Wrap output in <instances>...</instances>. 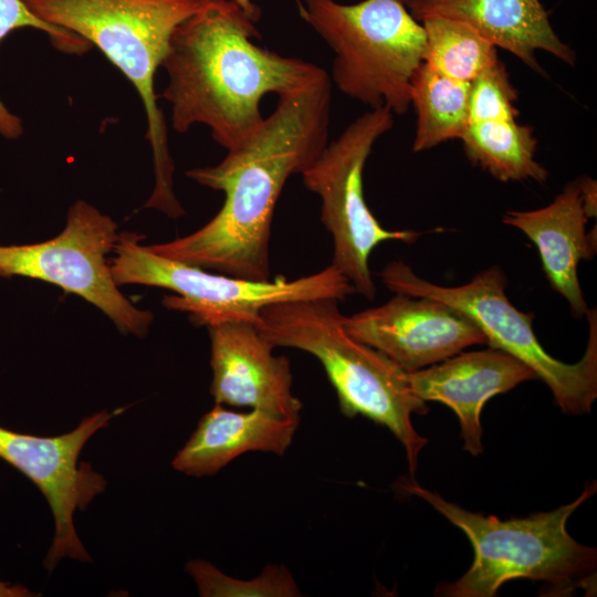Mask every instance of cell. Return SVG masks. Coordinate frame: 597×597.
<instances>
[{"label": "cell", "mask_w": 597, "mask_h": 597, "mask_svg": "<svg viewBox=\"0 0 597 597\" xmlns=\"http://www.w3.org/2000/svg\"><path fill=\"white\" fill-rule=\"evenodd\" d=\"M331 87L323 71L280 95L273 113L220 163L188 170L189 178L224 193L221 209L195 232L147 247L205 270L269 280L274 209L287 179L302 174L328 144Z\"/></svg>", "instance_id": "6da1fadb"}, {"label": "cell", "mask_w": 597, "mask_h": 597, "mask_svg": "<svg viewBox=\"0 0 597 597\" xmlns=\"http://www.w3.org/2000/svg\"><path fill=\"white\" fill-rule=\"evenodd\" d=\"M254 22L232 0H207L174 31L161 66L168 74L157 95L170 104L171 125L186 133L210 128L227 150L263 121L260 103L300 88L324 70L256 45Z\"/></svg>", "instance_id": "7a4b0ae2"}, {"label": "cell", "mask_w": 597, "mask_h": 597, "mask_svg": "<svg viewBox=\"0 0 597 597\" xmlns=\"http://www.w3.org/2000/svg\"><path fill=\"white\" fill-rule=\"evenodd\" d=\"M338 302L315 297L270 304L254 325L274 348H296L316 357L342 413L386 427L405 448L415 476L427 439L415 429L411 415H426L427 404L412 392L407 371L346 332Z\"/></svg>", "instance_id": "3957f363"}, {"label": "cell", "mask_w": 597, "mask_h": 597, "mask_svg": "<svg viewBox=\"0 0 597 597\" xmlns=\"http://www.w3.org/2000/svg\"><path fill=\"white\" fill-rule=\"evenodd\" d=\"M400 486L460 528L473 547L471 567L455 582L439 584L434 595L493 597L503 584L519 578L547 584L549 596H565L577 588L591 591L595 586L597 551L574 540L566 523L596 493V481L569 504L510 520L467 511L422 488L413 476L404 479Z\"/></svg>", "instance_id": "277c9868"}, {"label": "cell", "mask_w": 597, "mask_h": 597, "mask_svg": "<svg viewBox=\"0 0 597 597\" xmlns=\"http://www.w3.org/2000/svg\"><path fill=\"white\" fill-rule=\"evenodd\" d=\"M41 20L78 34L100 49L130 81L147 116L155 186L146 208L171 219L185 216L174 190L175 165L157 103L155 75L175 29L207 0H22Z\"/></svg>", "instance_id": "5b68a950"}, {"label": "cell", "mask_w": 597, "mask_h": 597, "mask_svg": "<svg viewBox=\"0 0 597 597\" xmlns=\"http://www.w3.org/2000/svg\"><path fill=\"white\" fill-rule=\"evenodd\" d=\"M298 13L333 51L332 78L341 93L370 108L409 109L426 38L402 0H303Z\"/></svg>", "instance_id": "8992f818"}, {"label": "cell", "mask_w": 597, "mask_h": 597, "mask_svg": "<svg viewBox=\"0 0 597 597\" xmlns=\"http://www.w3.org/2000/svg\"><path fill=\"white\" fill-rule=\"evenodd\" d=\"M385 286L412 296L440 301L471 320L489 347L503 350L528 366L551 389L565 413L583 415L597 398V317L586 313L589 339L584 356L567 364L551 356L533 331V315L519 311L507 298L506 277L491 266L459 286H441L419 277L402 261L388 263L379 273Z\"/></svg>", "instance_id": "52a82bcc"}, {"label": "cell", "mask_w": 597, "mask_h": 597, "mask_svg": "<svg viewBox=\"0 0 597 597\" xmlns=\"http://www.w3.org/2000/svg\"><path fill=\"white\" fill-rule=\"evenodd\" d=\"M145 237L124 231L118 235L109 261L115 283L157 286L174 291L163 304L185 312L191 322L211 326L224 321L256 323L260 311L270 304L333 297L345 300L355 292L350 282L332 264L320 272L289 280L253 281L234 277L178 262L151 251L140 243Z\"/></svg>", "instance_id": "ba28073f"}, {"label": "cell", "mask_w": 597, "mask_h": 597, "mask_svg": "<svg viewBox=\"0 0 597 597\" xmlns=\"http://www.w3.org/2000/svg\"><path fill=\"white\" fill-rule=\"evenodd\" d=\"M394 113L370 108L327 144L301 174L304 186L321 199V221L333 240L332 265L367 300L376 295L369 269L373 250L384 241L413 243L420 232L388 230L368 208L363 174L375 143L392 128Z\"/></svg>", "instance_id": "9c48e42d"}, {"label": "cell", "mask_w": 597, "mask_h": 597, "mask_svg": "<svg viewBox=\"0 0 597 597\" xmlns=\"http://www.w3.org/2000/svg\"><path fill=\"white\" fill-rule=\"evenodd\" d=\"M117 223L84 200L69 209L61 233L43 242L0 245V276H23L60 286L101 310L123 334L147 335L154 321L115 283L106 259L118 240Z\"/></svg>", "instance_id": "30bf717a"}, {"label": "cell", "mask_w": 597, "mask_h": 597, "mask_svg": "<svg viewBox=\"0 0 597 597\" xmlns=\"http://www.w3.org/2000/svg\"><path fill=\"white\" fill-rule=\"evenodd\" d=\"M125 410L96 412L83 418L71 432L56 437H39L0 427V459L38 486L53 513L55 534L43 562L49 572L63 557L92 561L76 534L73 515L105 491L106 481L88 462L77 464V460L86 441Z\"/></svg>", "instance_id": "8fae6325"}, {"label": "cell", "mask_w": 597, "mask_h": 597, "mask_svg": "<svg viewBox=\"0 0 597 597\" xmlns=\"http://www.w3.org/2000/svg\"><path fill=\"white\" fill-rule=\"evenodd\" d=\"M343 326L407 373L486 344L479 327L453 307L425 296L396 293L383 305L349 316Z\"/></svg>", "instance_id": "7c38bea8"}, {"label": "cell", "mask_w": 597, "mask_h": 597, "mask_svg": "<svg viewBox=\"0 0 597 597\" xmlns=\"http://www.w3.org/2000/svg\"><path fill=\"white\" fill-rule=\"evenodd\" d=\"M210 394L216 404L260 409L300 421L302 401L292 391L291 363L273 355L274 347L254 323L224 321L208 326Z\"/></svg>", "instance_id": "4fadbf2b"}, {"label": "cell", "mask_w": 597, "mask_h": 597, "mask_svg": "<svg viewBox=\"0 0 597 597\" xmlns=\"http://www.w3.org/2000/svg\"><path fill=\"white\" fill-rule=\"evenodd\" d=\"M407 374L410 388L418 398L426 402H441L454 411L463 449L472 455L483 450L480 417L484 404L495 395L536 378L524 363L492 347L461 352Z\"/></svg>", "instance_id": "5bb4252c"}, {"label": "cell", "mask_w": 597, "mask_h": 597, "mask_svg": "<svg viewBox=\"0 0 597 597\" xmlns=\"http://www.w3.org/2000/svg\"><path fill=\"white\" fill-rule=\"evenodd\" d=\"M419 22L439 17L462 22L494 44L541 71L535 52L542 50L574 65L576 53L562 41L540 0H402Z\"/></svg>", "instance_id": "9a60e30c"}, {"label": "cell", "mask_w": 597, "mask_h": 597, "mask_svg": "<svg viewBox=\"0 0 597 597\" xmlns=\"http://www.w3.org/2000/svg\"><path fill=\"white\" fill-rule=\"evenodd\" d=\"M503 223L521 230L538 250L542 266L551 286L569 304L574 317L588 311L579 280L578 263L594 258L596 228L586 232L585 213L578 182H570L546 207L510 210Z\"/></svg>", "instance_id": "2e32d148"}, {"label": "cell", "mask_w": 597, "mask_h": 597, "mask_svg": "<svg viewBox=\"0 0 597 597\" xmlns=\"http://www.w3.org/2000/svg\"><path fill=\"white\" fill-rule=\"evenodd\" d=\"M298 423L260 409L233 411L216 404L201 417L171 465L187 475L209 476L247 452L283 455Z\"/></svg>", "instance_id": "e0dca14e"}, {"label": "cell", "mask_w": 597, "mask_h": 597, "mask_svg": "<svg viewBox=\"0 0 597 597\" xmlns=\"http://www.w3.org/2000/svg\"><path fill=\"white\" fill-rule=\"evenodd\" d=\"M460 139L471 163L500 181L544 182L548 177L535 160L533 128L516 119L469 122Z\"/></svg>", "instance_id": "ac0fdd59"}, {"label": "cell", "mask_w": 597, "mask_h": 597, "mask_svg": "<svg viewBox=\"0 0 597 597\" xmlns=\"http://www.w3.org/2000/svg\"><path fill=\"white\" fill-rule=\"evenodd\" d=\"M470 84L451 78L421 62L410 82L416 113L415 153L460 139L468 124Z\"/></svg>", "instance_id": "d6986e66"}, {"label": "cell", "mask_w": 597, "mask_h": 597, "mask_svg": "<svg viewBox=\"0 0 597 597\" xmlns=\"http://www.w3.org/2000/svg\"><path fill=\"white\" fill-rule=\"evenodd\" d=\"M420 23L426 38L422 62L451 78L471 83L500 61L498 48L462 22L430 17Z\"/></svg>", "instance_id": "ffe728a7"}, {"label": "cell", "mask_w": 597, "mask_h": 597, "mask_svg": "<svg viewBox=\"0 0 597 597\" xmlns=\"http://www.w3.org/2000/svg\"><path fill=\"white\" fill-rule=\"evenodd\" d=\"M200 596L205 597H297L300 588L283 565H266L255 578L244 580L223 574L212 564L193 559L186 565Z\"/></svg>", "instance_id": "44dd1931"}, {"label": "cell", "mask_w": 597, "mask_h": 597, "mask_svg": "<svg viewBox=\"0 0 597 597\" xmlns=\"http://www.w3.org/2000/svg\"><path fill=\"white\" fill-rule=\"evenodd\" d=\"M25 27L46 33L53 46L64 53L82 55L91 49V43L78 34L38 18L22 0H0V42L11 31ZM22 130L21 118L10 113L0 101V134L6 138L13 139Z\"/></svg>", "instance_id": "7402d4cb"}, {"label": "cell", "mask_w": 597, "mask_h": 597, "mask_svg": "<svg viewBox=\"0 0 597 597\" xmlns=\"http://www.w3.org/2000/svg\"><path fill=\"white\" fill-rule=\"evenodd\" d=\"M519 92L510 80L505 65L499 61L470 84L469 122L516 119Z\"/></svg>", "instance_id": "603a6c76"}, {"label": "cell", "mask_w": 597, "mask_h": 597, "mask_svg": "<svg viewBox=\"0 0 597 597\" xmlns=\"http://www.w3.org/2000/svg\"><path fill=\"white\" fill-rule=\"evenodd\" d=\"M577 182L579 186L585 213L588 219L595 218L597 212L596 181L589 177H582L579 180H577Z\"/></svg>", "instance_id": "cb8c5ba5"}, {"label": "cell", "mask_w": 597, "mask_h": 597, "mask_svg": "<svg viewBox=\"0 0 597 597\" xmlns=\"http://www.w3.org/2000/svg\"><path fill=\"white\" fill-rule=\"evenodd\" d=\"M38 596L21 584L0 582V597H30Z\"/></svg>", "instance_id": "d4e9b609"}, {"label": "cell", "mask_w": 597, "mask_h": 597, "mask_svg": "<svg viewBox=\"0 0 597 597\" xmlns=\"http://www.w3.org/2000/svg\"><path fill=\"white\" fill-rule=\"evenodd\" d=\"M238 7L245 13V15L253 21L254 23L259 20L261 15V10L256 7L252 0H232ZM297 6L301 7L302 1L295 0Z\"/></svg>", "instance_id": "484cf974"}]
</instances>
